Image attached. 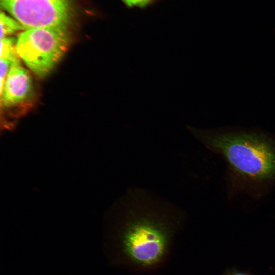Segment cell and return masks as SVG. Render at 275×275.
I'll return each instance as SVG.
<instances>
[{"instance_id": "1", "label": "cell", "mask_w": 275, "mask_h": 275, "mask_svg": "<svg viewBox=\"0 0 275 275\" xmlns=\"http://www.w3.org/2000/svg\"><path fill=\"white\" fill-rule=\"evenodd\" d=\"M188 128L205 145L222 156L240 177L255 183L275 179V140L272 136L257 130Z\"/></svg>"}, {"instance_id": "2", "label": "cell", "mask_w": 275, "mask_h": 275, "mask_svg": "<svg viewBox=\"0 0 275 275\" xmlns=\"http://www.w3.org/2000/svg\"><path fill=\"white\" fill-rule=\"evenodd\" d=\"M170 229L163 221L150 216L132 219L122 236V250L132 263L151 267L161 262L169 243Z\"/></svg>"}, {"instance_id": "3", "label": "cell", "mask_w": 275, "mask_h": 275, "mask_svg": "<svg viewBox=\"0 0 275 275\" xmlns=\"http://www.w3.org/2000/svg\"><path fill=\"white\" fill-rule=\"evenodd\" d=\"M66 28L44 27L28 29L16 41L19 56L37 76L47 75L68 48Z\"/></svg>"}, {"instance_id": "4", "label": "cell", "mask_w": 275, "mask_h": 275, "mask_svg": "<svg viewBox=\"0 0 275 275\" xmlns=\"http://www.w3.org/2000/svg\"><path fill=\"white\" fill-rule=\"evenodd\" d=\"M1 5L24 28H66L70 0H0Z\"/></svg>"}, {"instance_id": "5", "label": "cell", "mask_w": 275, "mask_h": 275, "mask_svg": "<svg viewBox=\"0 0 275 275\" xmlns=\"http://www.w3.org/2000/svg\"><path fill=\"white\" fill-rule=\"evenodd\" d=\"M32 89V81L28 71L20 62L13 64L1 92V105L4 107L16 105L26 99Z\"/></svg>"}, {"instance_id": "6", "label": "cell", "mask_w": 275, "mask_h": 275, "mask_svg": "<svg viewBox=\"0 0 275 275\" xmlns=\"http://www.w3.org/2000/svg\"><path fill=\"white\" fill-rule=\"evenodd\" d=\"M1 58L10 62L12 65L20 62L16 48V41L11 37L1 38Z\"/></svg>"}, {"instance_id": "7", "label": "cell", "mask_w": 275, "mask_h": 275, "mask_svg": "<svg viewBox=\"0 0 275 275\" xmlns=\"http://www.w3.org/2000/svg\"><path fill=\"white\" fill-rule=\"evenodd\" d=\"M0 23L1 38L24 28L19 22L10 18L3 12L0 14Z\"/></svg>"}, {"instance_id": "8", "label": "cell", "mask_w": 275, "mask_h": 275, "mask_svg": "<svg viewBox=\"0 0 275 275\" xmlns=\"http://www.w3.org/2000/svg\"><path fill=\"white\" fill-rule=\"evenodd\" d=\"M127 7L143 8L157 0H121Z\"/></svg>"}, {"instance_id": "9", "label": "cell", "mask_w": 275, "mask_h": 275, "mask_svg": "<svg viewBox=\"0 0 275 275\" xmlns=\"http://www.w3.org/2000/svg\"><path fill=\"white\" fill-rule=\"evenodd\" d=\"M234 275H248V274H243V273H237V274H234Z\"/></svg>"}]
</instances>
